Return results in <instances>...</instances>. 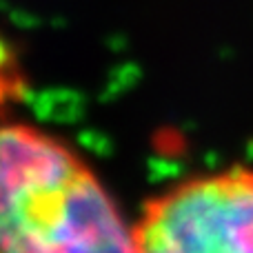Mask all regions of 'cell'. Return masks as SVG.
Masks as SVG:
<instances>
[{
	"label": "cell",
	"mask_w": 253,
	"mask_h": 253,
	"mask_svg": "<svg viewBox=\"0 0 253 253\" xmlns=\"http://www.w3.org/2000/svg\"><path fill=\"white\" fill-rule=\"evenodd\" d=\"M133 240L135 253H253V169L196 175L158 193Z\"/></svg>",
	"instance_id": "7a4b0ae2"
},
{
	"label": "cell",
	"mask_w": 253,
	"mask_h": 253,
	"mask_svg": "<svg viewBox=\"0 0 253 253\" xmlns=\"http://www.w3.org/2000/svg\"><path fill=\"white\" fill-rule=\"evenodd\" d=\"M0 253H135L133 227L60 138L0 125Z\"/></svg>",
	"instance_id": "6da1fadb"
}]
</instances>
